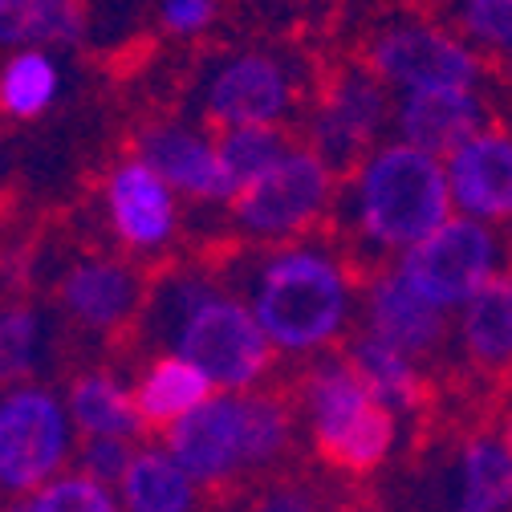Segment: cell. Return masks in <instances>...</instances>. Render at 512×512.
I'll list each match as a JSON object with an SVG mask.
<instances>
[{
	"mask_svg": "<svg viewBox=\"0 0 512 512\" xmlns=\"http://www.w3.org/2000/svg\"><path fill=\"white\" fill-rule=\"evenodd\" d=\"M139 326L163 354H179L224 395H248L273 370V346L244 301L200 273H179L147 293Z\"/></svg>",
	"mask_w": 512,
	"mask_h": 512,
	"instance_id": "6da1fadb",
	"label": "cell"
},
{
	"mask_svg": "<svg viewBox=\"0 0 512 512\" xmlns=\"http://www.w3.org/2000/svg\"><path fill=\"white\" fill-rule=\"evenodd\" d=\"M248 309L281 354H322L334 346L354 313V285L338 256L285 244L248 265Z\"/></svg>",
	"mask_w": 512,
	"mask_h": 512,
	"instance_id": "7a4b0ae2",
	"label": "cell"
},
{
	"mask_svg": "<svg viewBox=\"0 0 512 512\" xmlns=\"http://www.w3.org/2000/svg\"><path fill=\"white\" fill-rule=\"evenodd\" d=\"M354 240L382 252H407L423 236H431L452 212V187L427 151L407 143H391L370 151V159L354 171Z\"/></svg>",
	"mask_w": 512,
	"mask_h": 512,
	"instance_id": "3957f363",
	"label": "cell"
},
{
	"mask_svg": "<svg viewBox=\"0 0 512 512\" xmlns=\"http://www.w3.org/2000/svg\"><path fill=\"white\" fill-rule=\"evenodd\" d=\"M297 399L317 460L346 476H370L399 447V419L366 391L346 354L317 358L301 378Z\"/></svg>",
	"mask_w": 512,
	"mask_h": 512,
	"instance_id": "277c9868",
	"label": "cell"
},
{
	"mask_svg": "<svg viewBox=\"0 0 512 512\" xmlns=\"http://www.w3.org/2000/svg\"><path fill=\"white\" fill-rule=\"evenodd\" d=\"M78 456V431L66 399L45 382L0 387V496L17 500L41 492L70 472Z\"/></svg>",
	"mask_w": 512,
	"mask_h": 512,
	"instance_id": "5b68a950",
	"label": "cell"
},
{
	"mask_svg": "<svg viewBox=\"0 0 512 512\" xmlns=\"http://www.w3.org/2000/svg\"><path fill=\"white\" fill-rule=\"evenodd\" d=\"M362 66L387 86L419 90H476L484 61L443 25L431 21H391L366 33Z\"/></svg>",
	"mask_w": 512,
	"mask_h": 512,
	"instance_id": "8992f818",
	"label": "cell"
},
{
	"mask_svg": "<svg viewBox=\"0 0 512 512\" xmlns=\"http://www.w3.org/2000/svg\"><path fill=\"white\" fill-rule=\"evenodd\" d=\"M399 273L439 309H464L500 273V236L468 216H447L399 256Z\"/></svg>",
	"mask_w": 512,
	"mask_h": 512,
	"instance_id": "52a82bcc",
	"label": "cell"
},
{
	"mask_svg": "<svg viewBox=\"0 0 512 512\" xmlns=\"http://www.w3.org/2000/svg\"><path fill=\"white\" fill-rule=\"evenodd\" d=\"M391 114L387 82L374 78L362 61L338 66L313 102L309 118V151L334 175H350L370 159L374 135Z\"/></svg>",
	"mask_w": 512,
	"mask_h": 512,
	"instance_id": "ba28073f",
	"label": "cell"
},
{
	"mask_svg": "<svg viewBox=\"0 0 512 512\" xmlns=\"http://www.w3.org/2000/svg\"><path fill=\"white\" fill-rule=\"evenodd\" d=\"M334 204V171L309 147L285 155L273 171L236 191L232 216L252 240L305 236Z\"/></svg>",
	"mask_w": 512,
	"mask_h": 512,
	"instance_id": "9c48e42d",
	"label": "cell"
},
{
	"mask_svg": "<svg viewBox=\"0 0 512 512\" xmlns=\"http://www.w3.org/2000/svg\"><path fill=\"white\" fill-rule=\"evenodd\" d=\"M163 452L196 480L204 492H224L252 480V439H248V395L216 391L204 407L163 431Z\"/></svg>",
	"mask_w": 512,
	"mask_h": 512,
	"instance_id": "30bf717a",
	"label": "cell"
},
{
	"mask_svg": "<svg viewBox=\"0 0 512 512\" xmlns=\"http://www.w3.org/2000/svg\"><path fill=\"white\" fill-rule=\"evenodd\" d=\"M293 78L269 53H236L212 70L204 86V114L212 126H273L293 110Z\"/></svg>",
	"mask_w": 512,
	"mask_h": 512,
	"instance_id": "8fae6325",
	"label": "cell"
},
{
	"mask_svg": "<svg viewBox=\"0 0 512 512\" xmlns=\"http://www.w3.org/2000/svg\"><path fill=\"white\" fill-rule=\"evenodd\" d=\"M57 305L78 330L122 334L147 305V281L135 265L114 256H82L57 281Z\"/></svg>",
	"mask_w": 512,
	"mask_h": 512,
	"instance_id": "7c38bea8",
	"label": "cell"
},
{
	"mask_svg": "<svg viewBox=\"0 0 512 512\" xmlns=\"http://www.w3.org/2000/svg\"><path fill=\"white\" fill-rule=\"evenodd\" d=\"M362 322H366L362 334L407 354L411 362L439 354L447 334H452V317H447V309L431 305L419 289H411L399 269L370 277L366 301H362Z\"/></svg>",
	"mask_w": 512,
	"mask_h": 512,
	"instance_id": "4fadbf2b",
	"label": "cell"
},
{
	"mask_svg": "<svg viewBox=\"0 0 512 512\" xmlns=\"http://www.w3.org/2000/svg\"><path fill=\"white\" fill-rule=\"evenodd\" d=\"M135 147H139V159L171 191H183V196L204 204L236 200V183L220 159V147L208 143L200 131H191V126H179V122L143 126Z\"/></svg>",
	"mask_w": 512,
	"mask_h": 512,
	"instance_id": "5bb4252c",
	"label": "cell"
},
{
	"mask_svg": "<svg viewBox=\"0 0 512 512\" xmlns=\"http://www.w3.org/2000/svg\"><path fill=\"white\" fill-rule=\"evenodd\" d=\"M106 216L122 248L155 252L175 236V191L143 159H126L106 179Z\"/></svg>",
	"mask_w": 512,
	"mask_h": 512,
	"instance_id": "9a60e30c",
	"label": "cell"
},
{
	"mask_svg": "<svg viewBox=\"0 0 512 512\" xmlns=\"http://www.w3.org/2000/svg\"><path fill=\"white\" fill-rule=\"evenodd\" d=\"M452 204L468 220H512V135L484 131L447 159Z\"/></svg>",
	"mask_w": 512,
	"mask_h": 512,
	"instance_id": "2e32d148",
	"label": "cell"
},
{
	"mask_svg": "<svg viewBox=\"0 0 512 512\" xmlns=\"http://www.w3.org/2000/svg\"><path fill=\"white\" fill-rule=\"evenodd\" d=\"M399 135L407 147L427 151L431 159H452L464 143L484 135L488 106L476 98V90H419L399 102Z\"/></svg>",
	"mask_w": 512,
	"mask_h": 512,
	"instance_id": "e0dca14e",
	"label": "cell"
},
{
	"mask_svg": "<svg viewBox=\"0 0 512 512\" xmlns=\"http://www.w3.org/2000/svg\"><path fill=\"white\" fill-rule=\"evenodd\" d=\"M66 411L78 439H126L139 443L147 435L131 387L114 370H82L66 387Z\"/></svg>",
	"mask_w": 512,
	"mask_h": 512,
	"instance_id": "ac0fdd59",
	"label": "cell"
},
{
	"mask_svg": "<svg viewBox=\"0 0 512 512\" xmlns=\"http://www.w3.org/2000/svg\"><path fill=\"white\" fill-rule=\"evenodd\" d=\"M456 338L480 374H512V269H500L460 309Z\"/></svg>",
	"mask_w": 512,
	"mask_h": 512,
	"instance_id": "d6986e66",
	"label": "cell"
},
{
	"mask_svg": "<svg viewBox=\"0 0 512 512\" xmlns=\"http://www.w3.org/2000/svg\"><path fill=\"white\" fill-rule=\"evenodd\" d=\"M131 395H135V407H139L143 427L163 435L167 427H175L179 419H187L196 407H204L216 395V387L208 382L204 370L183 362L179 354H159V358H151L139 370Z\"/></svg>",
	"mask_w": 512,
	"mask_h": 512,
	"instance_id": "ffe728a7",
	"label": "cell"
},
{
	"mask_svg": "<svg viewBox=\"0 0 512 512\" xmlns=\"http://www.w3.org/2000/svg\"><path fill=\"white\" fill-rule=\"evenodd\" d=\"M447 512H512V456L500 435H472L460 443Z\"/></svg>",
	"mask_w": 512,
	"mask_h": 512,
	"instance_id": "44dd1931",
	"label": "cell"
},
{
	"mask_svg": "<svg viewBox=\"0 0 512 512\" xmlns=\"http://www.w3.org/2000/svg\"><path fill=\"white\" fill-rule=\"evenodd\" d=\"M122 512H204V488L159 443H143L126 480L114 488Z\"/></svg>",
	"mask_w": 512,
	"mask_h": 512,
	"instance_id": "7402d4cb",
	"label": "cell"
},
{
	"mask_svg": "<svg viewBox=\"0 0 512 512\" xmlns=\"http://www.w3.org/2000/svg\"><path fill=\"white\" fill-rule=\"evenodd\" d=\"M346 362L358 370V378L366 382V391L382 407H387L395 419H407V415L423 411V403H427V378H423V370L407 354L382 346L370 334H354L346 342Z\"/></svg>",
	"mask_w": 512,
	"mask_h": 512,
	"instance_id": "603a6c76",
	"label": "cell"
},
{
	"mask_svg": "<svg viewBox=\"0 0 512 512\" xmlns=\"http://www.w3.org/2000/svg\"><path fill=\"white\" fill-rule=\"evenodd\" d=\"M86 37L82 0H0V45L70 49Z\"/></svg>",
	"mask_w": 512,
	"mask_h": 512,
	"instance_id": "cb8c5ba5",
	"label": "cell"
},
{
	"mask_svg": "<svg viewBox=\"0 0 512 512\" xmlns=\"http://www.w3.org/2000/svg\"><path fill=\"white\" fill-rule=\"evenodd\" d=\"M57 90H61V74L45 49H13V57L0 66V114L9 118L45 114Z\"/></svg>",
	"mask_w": 512,
	"mask_h": 512,
	"instance_id": "d4e9b609",
	"label": "cell"
},
{
	"mask_svg": "<svg viewBox=\"0 0 512 512\" xmlns=\"http://www.w3.org/2000/svg\"><path fill=\"white\" fill-rule=\"evenodd\" d=\"M45 358V322L29 305H0V387L33 382Z\"/></svg>",
	"mask_w": 512,
	"mask_h": 512,
	"instance_id": "484cf974",
	"label": "cell"
},
{
	"mask_svg": "<svg viewBox=\"0 0 512 512\" xmlns=\"http://www.w3.org/2000/svg\"><path fill=\"white\" fill-rule=\"evenodd\" d=\"M216 147H220V159H224L236 191L248 187L252 179H261L285 155L297 151V143L289 139V131H281V126H240V131H224V139Z\"/></svg>",
	"mask_w": 512,
	"mask_h": 512,
	"instance_id": "4316f807",
	"label": "cell"
},
{
	"mask_svg": "<svg viewBox=\"0 0 512 512\" xmlns=\"http://www.w3.org/2000/svg\"><path fill=\"white\" fill-rule=\"evenodd\" d=\"M443 21L492 53H512V0H439Z\"/></svg>",
	"mask_w": 512,
	"mask_h": 512,
	"instance_id": "83f0119b",
	"label": "cell"
},
{
	"mask_svg": "<svg viewBox=\"0 0 512 512\" xmlns=\"http://www.w3.org/2000/svg\"><path fill=\"white\" fill-rule=\"evenodd\" d=\"M33 500H37L41 512H122L118 492L98 484V480H90L78 468L49 480L41 492H33Z\"/></svg>",
	"mask_w": 512,
	"mask_h": 512,
	"instance_id": "f1b7e54d",
	"label": "cell"
},
{
	"mask_svg": "<svg viewBox=\"0 0 512 512\" xmlns=\"http://www.w3.org/2000/svg\"><path fill=\"white\" fill-rule=\"evenodd\" d=\"M135 452H139V443H126V439H78L74 468L106 488H118L135 464Z\"/></svg>",
	"mask_w": 512,
	"mask_h": 512,
	"instance_id": "f546056e",
	"label": "cell"
},
{
	"mask_svg": "<svg viewBox=\"0 0 512 512\" xmlns=\"http://www.w3.org/2000/svg\"><path fill=\"white\" fill-rule=\"evenodd\" d=\"M248 512H330V500L322 488L313 484H269L261 496H252Z\"/></svg>",
	"mask_w": 512,
	"mask_h": 512,
	"instance_id": "4dcf8cb0",
	"label": "cell"
},
{
	"mask_svg": "<svg viewBox=\"0 0 512 512\" xmlns=\"http://www.w3.org/2000/svg\"><path fill=\"white\" fill-rule=\"evenodd\" d=\"M216 17V0H159V21L167 33H179V37H191L208 29Z\"/></svg>",
	"mask_w": 512,
	"mask_h": 512,
	"instance_id": "1f68e13d",
	"label": "cell"
},
{
	"mask_svg": "<svg viewBox=\"0 0 512 512\" xmlns=\"http://www.w3.org/2000/svg\"><path fill=\"white\" fill-rule=\"evenodd\" d=\"M0 512H41L33 496H17V500H5L0 504Z\"/></svg>",
	"mask_w": 512,
	"mask_h": 512,
	"instance_id": "d6a6232c",
	"label": "cell"
},
{
	"mask_svg": "<svg viewBox=\"0 0 512 512\" xmlns=\"http://www.w3.org/2000/svg\"><path fill=\"white\" fill-rule=\"evenodd\" d=\"M500 443H504V447H508V456H512V419H508V423H504V431H500Z\"/></svg>",
	"mask_w": 512,
	"mask_h": 512,
	"instance_id": "836d02e7",
	"label": "cell"
},
{
	"mask_svg": "<svg viewBox=\"0 0 512 512\" xmlns=\"http://www.w3.org/2000/svg\"><path fill=\"white\" fill-rule=\"evenodd\" d=\"M508 78H512V66H508Z\"/></svg>",
	"mask_w": 512,
	"mask_h": 512,
	"instance_id": "e575fe53",
	"label": "cell"
}]
</instances>
